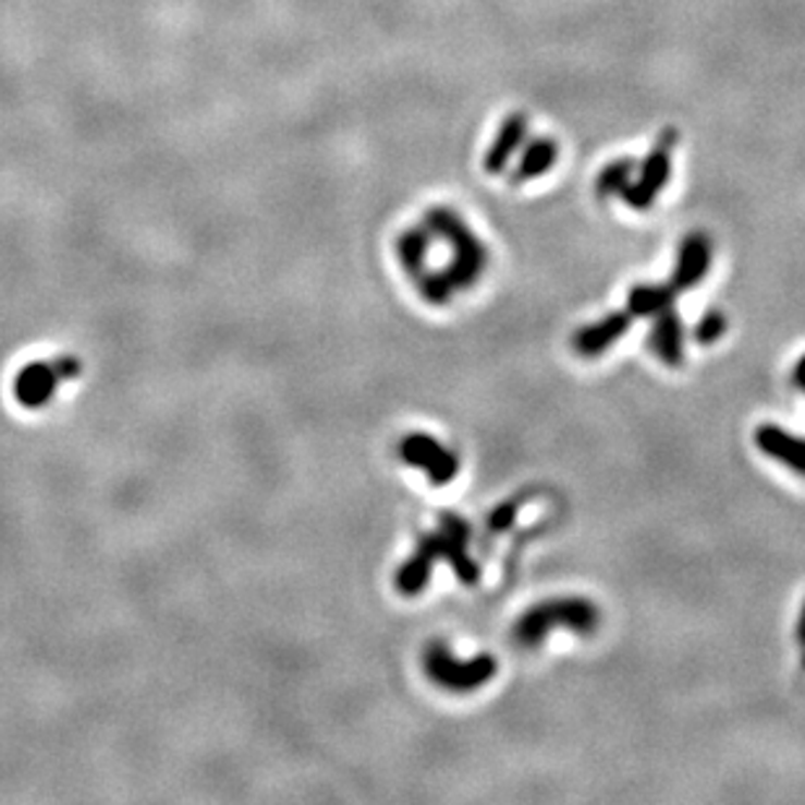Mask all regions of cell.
Instances as JSON below:
<instances>
[{"label":"cell","instance_id":"cell-8","mask_svg":"<svg viewBox=\"0 0 805 805\" xmlns=\"http://www.w3.org/2000/svg\"><path fill=\"white\" fill-rule=\"evenodd\" d=\"M711 269V241L704 232H691L678 245V256L670 288L675 292H688L704 282Z\"/></svg>","mask_w":805,"mask_h":805},{"label":"cell","instance_id":"cell-1","mask_svg":"<svg viewBox=\"0 0 805 805\" xmlns=\"http://www.w3.org/2000/svg\"><path fill=\"white\" fill-rule=\"evenodd\" d=\"M423 224L430 230V235L441 237L454 253V258L443 271L449 282L454 284V290L475 288L488 269L490 253L480 237L469 230L464 217L454 209H446V206H434V209L425 211Z\"/></svg>","mask_w":805,"mask_h":805},{"label":"cell","instance_id":"cell-21","mask_svg":"<svg viewBox=\"0 0 805 805\" xmlns=\"http://www.w3.org/2000/svg\"><path fill=\"white\" fill-rule=\"evenodd\" d=\"M793 383L797 386V389L805 391V355L801 357V361L795 363V368H793Z\"/></svg>","mask_w":805,"mask_h":805},{"label":"cell","instance_id":"cell-11","mask_svg":"<svg viewBox=\"0 0 805 805\" xmlns=\"http://www.w3.org/2000/svg\"><path fill=\"white\" fill-rule=\"evenodd\" d=\"M527 131H529V121L524 112H511L505 118L501 129H498L493 144H490L488 155H485V172L488 175H501V172L509 168L511 157L522 149L524 142H527Z\"/></svg>","mask_w":805,"mask_h":805},{"label":"cell","instance_id":"cell-13","mask_svg":"<svg viewBox=\"0 0 805 805\" xmlns=\"http://www.w3.org/2000/svg\"><path fill=\"white\" fill-rule=\"evenodd\" d=\"M558 162V144L553 138L540 136V138H532V142L524 146L522 157H519V164L511 175V183H527L532 178H540L545 172L553 170V164Z\"/></svg>","mask_w":805,"mask_h":805},{"label":"cell","instance_id":"cell-10","mask_svg":"<svg viewBox=\"0 0 805 805\" xmlns=\"http://www.w3.org/2000/svg\"><path fill=\"white\" fill-rule=\"evenodd\" d=\"M754 441L764 456L774 459L782 467L805 477V438L788 434V430L774 423H761L756 428Z\"/></svg>","mask_w":805,"mask_h":805},{"label":"cell","instance_id":"cell-4","mask_svg":"<svg viewBox=\"0 0 805 805\" xmlns=\"http://www.w3.org/2000/svg\"><path fill=\"white\" fill-rule=\"evenodd\" d=\"M472 527L467 519H462L454 511H443L438 516L436 532H423L417 542L430 550V556L438 561H446L454 569V574L464 587H475L480 582V565L469 556Z\"/></svg>","mask_w":805,"mask_h":805},{"label":"cell","instance_id":"cell-20","mask_svg":"<svg viewBox=\"0 0 805 805\" xmlns=\"http://www.w3.org/2000/svg\"><path fill=\"white\" fill-rule=\"evenodd\" d=\"M524 498H511V501H503L501 505H496L493 511L488 514V529L493 532V535H501V532H505L511 527V524L516 522V514L519 509H522Z\"/></svg>","mask_w":805,"mask_h":805},{"label":"cell","instance_id":"cell-15","mask_svg":"<svg viewBox=\"0 0 805 805\" xmlns=\"http://www.w3.org/2000/svg\"><path fill=\"white\" fill-rule=\"evenodd\" d=\"M430 230L420 224V228H407L402 235L397 237V256L402 269L407 271L412 279H417L425 271V258H428L430 251Z\"/></svg>","mask_w":805,"mask_h":805},{"label":"cell","instance_id":"cell-9","mask_svg":"<svg viewBox=\"0 0 805 805\" xmlns=\"http://www.w3.org/2000/svg\"><path fill=\"white\" fill-rule=\"evenodd\" d=\"M631 321H634L631 313H623V310L608 313V316L600 318V321L587 324L584 329H578L574 339H571V347H574L578 357H600L613 347L618 339H623L625 334H629Z\"/></svg>","mask_w":805,"mask_h":805},{"label":"cell","instance_id":"cell-19","mask_svg":"<svg viewBox=\"0 0 805 805\" xmlns=\"http://www.w3.org/2000/svg\"><path fill=\"white\" fill-rule=\"evenodd\" d=\"M724 331H728V316L720 310H707L694 326V339L698 344H704V347H709V344L720 342Z\"/></svg>","mask_w":805,"mask_h":805},{"label":"cell","instance_id":"cell-2","mask_svg":"<svg viewBox=\"0 0 805 805\" xmlns=\"http://www.w3.org/2000/svg\"><path fill=\"white\" fill-rule=\"evenodd\" d=\"M597 625H600V610L587 597H556V600L537 602L524 610L522 618L514 623L511 636L522 649H535L553 629L589 636L595 634Z\"/></svg>","mask_w":805,"mask_h":805},{"label":"cell","instance_id":"cell-3","mask_svg":"<svg viewBox=\"0 0 805 805\" xmlns=\"http://www.w3.org/2000/svg\"><path fill=\"white\" fill-rule=\"evenodd\" d=\"M423 670L428 681L449 694H472V691L485 688L498 675V660L488 651L459 660L449 644L434 642L423 651Z\"/></svg>","mask_w":805,"mask_h":805},{"label":"cell","instance_id":"cell-17","mask_svg":"<svg viewBox=\"0 0 805 805\" xmlns=\"http://www.w3.org/2000/svg\"><path fill=\"white\" fill-rule=\"evenodd\" d=\"M631 175H634V162L631 159H615L610 162L608 168H602L600 175H597L595 191L600 198H610V196H621V191L625 185L631 183Z\"/></svg>","mask_w":805,"mask_h":805},{"label":"cell","instance_id":"cell-22","mask_svg":"<svg viewBox=\"0 0 805 805\" xmlns=\"http://www.w3.org/2000/svg\"><path fill=\"white\" fill-rule=\"evenodd\" d=\"M795 636H797V642H801V647H805V602H803V608H801V618H797Z\"/></svg>","mask_w":805,"mask_h":805},{"label":"cell","instance_id":"cell-12","mask_svg":"<svg viewBox=\"0 0 805 805\" xmlns=\"http://www.w3.org/2000/svg\"><path fill=\"white\" fill-rule=\"evenodd\" d=\"M685 329L681 316L673 308L655 316V326L649 334V347L668 368H678L685 361Z\"/></svg>","mask_w":805,"mask_h":805},{"label":"cell","instance_id":"cell-16","mask_svg":"<svg viewBox=\"0 0 805 805\" xmlns=\"http://www.w3.org/2000/svg\"><path fill=\"white\" fill-rule=\"evenodd\" d=\"M678 292L670 284H636L629 292V313L636 318H655L673 308Z\"/></svg>","mask_w":805,"mask_h":805},{"label":"cell","instance_id":"cell-18","mask_svg":"<svg viewBox=\"0 0 805 805\" xmlns=\"http://www.w3.org/2000/svg\"><path fill=\"white\" fill-rule=\"evenodd\" d=\"M417 282V292L425 303L436 305V308H443V305L451 303L454 297V284L449 282V277L443 271H423L420 277L415 279Z\"/></svg>","mask_w":805,"mask_h":805},{"label":"cell","instance_id":"cell-5","mask_svg":"<svg viewBox=\"0 0 805 805\" xmlns=\"http://www.w3.org/2000/svg\"><path fill=\"white\" fill-rule=\"evenodd\" d=\"M678 144V131L668 129L660 133L657 138L655 149L649 151L647 159L642 162V170H638V181H631L625 188L621 191L623 202L636 211H647L655 206L657 202V193L664 191V185L670 181V172H673V162H670V155H673Z\"/></svg>","mask_w":805,"mask_h":805},{"label":"cell","instance_id":"cell-14","mask_svg":"<svg viewBox=\"0 0 805 805\" xmlns=\"http://www.w3.org/2000/svg\"><path fill=\"white\" fill-rule=\"evenodd\" d=\"M434 565L436 558L430 556V550L425 545L417 542L415 553H412L407 561L399 565L397 571V589L402 591L404 597H417L420 591L430 584V576H434Z\"/></svg>","mask_w":805,"mask_h":805},{"label":"cell","instance_id":"cell-7","mask_svg":"<svg viewBox=\"0 0 805 805\" xmlns=\"http://www.w3.org/2000/svg\"><path fill=\"white\" fill-rule=\"evenodd\" d=\"M399 456L407 467L423 469L434 485H449L459 475V456L428 434H410L399 443Z\"/></svg>","mask_w":805,"mask_h":805},{"label":"cell","instance_id":"cell-6","mask_svg":"<svg viewBox=\"0 0 805 805\" xmlns=\"http://www.w3.org/2000/svg\"><path fill=\"white\" fill-rule=\"evenodd\" d=\"M82 373V363L76 357H58V361H37L29 363L19 373L13 383V394L29 410H39L50 402L56 389L69 378Z\"/></svg>","mask_w":805,"mask_h":805}]
</instances>
